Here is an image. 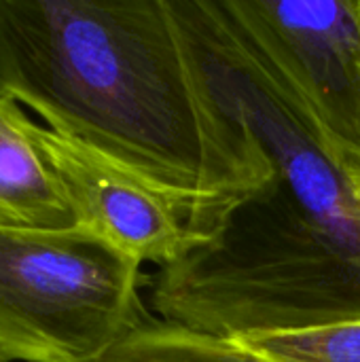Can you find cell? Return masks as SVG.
<instances>
[{
	"label": "cell",
	"mask_w": 360,
	"mask_h": 362,
	"mask_svg": "<svg viewBox=\"0 0 360 362\" xmlns=\"http://www.w3.org/2000/svg\"><path fill=\"white\" fill-rule=\"evenodd\" d=\"M0 91L163 193L193 238L274 176L182 2L0 0Z\"/></svg>",
	"instance_id": "1"
},
{
	"label": "cell",
	"mask_w": 360,
	"mask_h": 362,
	"mask_svg": "<svg viewBox=\"0 0 360 362\" xmlns=\"http://www.w3.org/2000/svg\"><path fill=\"white\" fill-rule=\"evenodd\" d=\"M153 308L163 322L233 339L360 320V235L274 170L161 267Z\"/></svg>",
	"instance_id": "2"
},
{
	"label": "cell",
	"mask_w": 360,
	"mask_h": 362,
	"mask_svg": "<svg viewBox=\"0 0 360 362\" xmlns=\"http://www.w3.org/2000/svg\"><path fill=\"white\" fill-rule=\"evenodd\" d=\"M142 265L85 227L0 225V362H91L146 322Z\"/></svg>",
	"instance_id": "3"
},
{
	"label": "cell",
	"mask_w": 360,
	"mask_h": 362,
	"mask_svg": "<svg viewBox=\"0 0 360 362\" xmlns=\"http://www.w3.org/2000/svg\"><path fill=\"white\" fill-rule=\"evenodd\" d=\"M208 6L310 125L325 155L350 182L360 176V0H223Z\"/></svg>",
	"instance_id": "4"
},
{
	"label": "cell",
	"mask_w": 360,
	"mask_h": 362,
	"mask_svg": "<svg viewBox=\"0 0 360 362\" xmlns=\"http://www.w3.org/2000/svg\"><path fill=\"white\" fill-rule=\"evenodd\" d=\"M30 138L55 174L79 227L136 263L166 267L195 242L182 212L155 187L83 142L30 121Z\"/></svg>",
	"instance_id": "5"
},
{
	"label": "cell",
	"mask_w": 360,
	"mask_h": 362,
	"mask_svg": "<svg viewBox=\"0 0 360 362\" xmlns=\"http://www.w3.org/2000/svg\"><path fill=\"white\" fill-rule=\"evenodd\" d=\"M19 102L0 91V225L32 229L74 227V214L30 138Z\"/></svg>",
	"instance_id": "6"
},
{
	"label": "cell",
	"mask_w": 360,
	"mask_h": 362,
	"mask_svg": "<svg viewBox=\"0 0 360 362\" xmlns=\"http://www.w3.org/2000/svg\"><path fill=\"white\" fill-rule=\"evenodd\" d=\"M91 362H269L233 337L172 322H142Z\"/></svg>",
	"instance_id": "7"
},
{
	"label": "cell",
	"mask_w": 360,
	"mask_h": 362,
	"mask_svg": "<svg viewBox=\"0 0 360 362\" xmlns=\"http://www.w3.org/2000/svg\"><path fill=\"white\" fill-rule=\"evenodd\" d=\"M269 362H360V320L238 337Z\"/></svg>",
	"instance_id": "8"
},
{
	"label": "cell",
	"mask_w": 360,
	"mask_h": 362,
	"mask_svg": "<svg viewBox=\"0 0 360 362\" xmlns=\"http://www.w3.org/2000/svg\"><path fill=\"white\" fill-rule=\"evenodd\" d=\"M352 189H354V195H356V199L360 202V176H356V178L352 180Z\"/></svg>",
	"instance_id": "9"
}]
</instances>
